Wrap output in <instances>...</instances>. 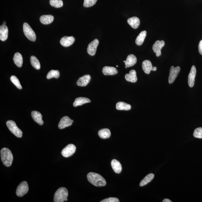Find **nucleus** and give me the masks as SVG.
Here are the masks:
<instances>
[{"label": "nucleus", "instance_id": "obj_1", "mask_svg": "<svg viewBox=\"0 0 202 202\" xmlns=\"http://www.w3.org/2000/svg\"><path fill=\"white\" fill-rule=\"evenodd\" d=\"M87 179L91 184L97 187L105 186L106 182L104 179L98 173L90 172L87 175Z\"/></svg>", "mask_w": 202, "mask_h": 202}, {"label": "nucleus", "instance_id": "obj_2", "mask_svg": "<svg viewBox=\"0 0 202 202\" xmlns=\"http://www.w3.org/2000/svg\"><path fill=\"white\" fill-rule=\"evenodd\" d=\"M2 161L5 166L10 167L13 161V156L11 150L7 148L2 149L1 151Z\"/></svg>", "mask_w": 202, "mask_h": 202}, {"label": "nucleus", "instance_id": "obj_3", "mask_svg": "<svg viewBox=\"0 0 202 202\" xmlns=\"http://www.w3.org/2000/svg\"><path fill=\"white\" fill-rule=\"evenodd\" d=\"M68 192L65 188L61 187L57 190L54 196V202H63L67 199Z\"/></svg>", "mask_w": 202, "mask_h": 202}, {"label": "nucleus", "instance_id": "obj_4", "mask_svg": "<svg viewBox=\"0 0 202 202\" xmlns=\"http://www.w3.org/2000/svg\"><path fill=\"white\" fill-rule=\"evenodd\" d=\"M7 125L8 128L11 133L15 136L18 138H22L23 132L17 126L15 122L12 120H9L7 122Z\"/></svg>", "mask_w": 202, "mask_h": 202}, {"label": "nucleus", "instance_id": "obj_5", "mask_svg": "<svg viewBox=\"0 0 202 202\" xmlns=\"http://www.w3.org/2000/svg\"><path fill=\"white\" fill-rule=\"evenodd\" d=\"M25 35L32 41L35 42L36 40V35L35 32L27 23H25L23 26Z\"/></svg>", "mask_w": 202, "mask_h": 202}, {"label": "nucleus", "instance_id": "obj_6", "mask_svg": "<svg viewBox=\"0 0 202 202\" xmlns=\"http://www.w3.org/2000/svg\"><path fill=\"white\" fill-rule=\"evenodd\" d=\"M29 188L27 182L23 181L21 183L17 188L16 195L19 197H22L28 193Z\"/></svg>", "mask_w": 202, "mask_h": 202}, {"label": "nucleus", "instance_id": "obj_7", "mask_svg": "<svg viewBox=\"0 0 202 202\" xmlns=\"http://www.w3.org/2000/svg\"><path fill=\"white\" fill-rule=\"evenodd\" d=\"M76 150V146L73 144H70L68 145L62 150L61 153L63 157L68 158L73 155L75 153Z\"/></svg>", "mask_w": 202, "mask_h": 202}, {"label": "nucleus", "instance_id": "obj_8", "mask_svg": "<svg viewBox=\"0 0 202 202\" xmlns=\"http://www.w3.org/2000/svg\"><path fill=\"white\" fill-rule=\"evenodd\" d=\"M180 68L179 66L175 68L174 66H171L169 70V83H172L176 79L179 73Z\"/></svg>", "mask_w": 202, "mask_h": 202}, {"label": "nucleus", "instance_id": "obj_9", "mask_svg": "<svg viewBox=\"0 0 202 202\" xmlns=\"http://www.w3.org/2000/svg\"><path fill=\"white\" fill-rule=\"evenodd\" d=\"M99 43L98 39H95L91 42L87 48L88 53L91 56H94L96 54L97 48Z\"/></svg>", "mask_w": 202, "mask_h": 202}, {"label": "nucleus", "instance_id": "obj_10", "mask_svg": "<svg viewBox=\"0 0 202 202\" xmlns=\"http://www.w3.org/2000/svg\"><path fill=\"white\" fill-rule=\"evenodd\" d=\"M165 45V42L163 40H157L155 42L152 47L154 52L156 53V56L159 57L161 54V49Z\"/></svg>", "mask_w": 202, "mask_h": 202}, {"label": "nucleus", "instance_id": "obj_11", "mask_svg": "<svg viewBox=\"0 0 202 202\" xmlns=\"http://www.w3.org/2000/svg\"><path fill=\"white\" fill-rule=\"evenodd\" d=\"M72 120L68 116H64L61 119L58 125V127L60 129H64L72 125Z\"/></svg>", "mask_w": 202, "mask_h": 202}, {"label": "nucleus", "instance_id": "obj_12", "mask_svg": "<svg viewBox=\"0 0 202 202\" xmlns=\"http://www.w3.org/2000/svg\"><path fill=\"white\" fill-rule=\"evenodd\" d=\"M196 72L197 70L195 66H192L188 77V85L190 87H193L194 86Z\"/></svg>", "mask_w": 202, "mask_h": 202}, {"label": "nucleus", "instance_id": "obj_13", "mask_svg": "<svg viewBox=\"0 0 202 202\" xmlns=\"http://www.w3.org/2000/svg\"><path fill=\"white\" fill-rule=\"evenodd\" d=\"M75 41V38L72 36L66 37L64 36L61 39L60 43L63 46L68 47L73 44Z\"/></svg>", "mask_w": 202, "mask_h": 202}, {"label": "nucleus", "instance_id": "obj_14", "mask_svg": "<svg viewBox=\"0 0 202 202\" xmlns=\"http://www.w3.org/2000/svg\"><path fill=\"white\" fill-rule=\"evenodd\" d=\"M91 79V76L89 75H85L78 80L77 83L79 86L85 87L88 84Z\"/></svg>", "mask_w": 202, "mask_h": 202}, {"label": "nucleus", "instance_id": "obj_15", "mask_svg": "<svg viewBox=\"0 0 202 202\" xmlns=\"http://www.w3.org/2000/svg\"><path fill=\"white\" fill-rule=\"evenodd\" d=\"M102 72L105 75H114L118 73V71L115 68L106 66L103 68Z\"/></svg>", "mask_w": 202, "mask_h": 202}, {"label": "nucleus", "instance_id": "obj_16", "mask_svg": "<svg viewBox=\"0 0 202 202\" xmlns=\"http://www.w3.org/2000/svg\"><path fill=\"white\" fill-rule=\"evenodd\" d=\"M8 30L6 25H2L0 26V39L3 41H4L7 39L8 37Z\"/></svg>", "mask_w": 202, "mask_h": 202}, {"label": "nucleus", "instance_id": "obj_17", "mask_svg": "<svg viewBox=\"0 0 202 202\" xmlns=\"http://www.w3.org/2000/svg\"><path fill=\"white\" fill-rule=\"evenodd\" d=\"M31 115L32 119L36 123L40 125H43V121L42 118V114L39 112L37 111H33L32 112Z\"/></svg>", "mask_w": 202, "mask_h": 202}, {"label": "nucleus", "instance_id": "obj_18", "mask_svg": "<svg viewBox=\"0 0 202 202\" xmlns=\"http://www.w3.org/2000/svg\"><path fill=\"white\" fill-rule=\"evenodd\" d=\"M125 78L127 81L135 83L138 80L136 75V72L134 70H130L129 73L126 74Z\"/></svg>", "mask_w": 202, "mask_h": 202}, {"label": "nucleus", "instance_id": "obj_19", "mask_svg": "<svg viewBox=\"0 0 202 202\" xmlns=\"http://www.w3.org/2000/svg\"><path fill=\"white\" fill-rule=\"evenodd\" d=\"M137 62V58L133 54H130L127 56L126 60L125 63V66L127 68L132 67Z\"/></svg>", "mask_w": 202, "mask_h": 202}, {"label": "nucleus", "instance_id": "obj_20", "mask_svg": "<svg viewBox=\"0 0 202 202\" xmlns=\"http://www.w3.org/2000/svg\"><path fill=\"white\" fill-rule=\"evenodd\" d=\"M127 22L129 25L134 29L138 28L140 24L139 19L136 17H133L129 18L127 20Z\"/></svg>", "mask_w": 202, "mask_h": 202}, {"label": "nucleus", "instance_id": "obj_21", "mask_svg": "<svg viewBox=\"0 0 202 202\" xmlns=\"http://www.w3.org/2000/svg\"><path fill=\"white\" fill-rule=\"evenodd\" d=\"M142 69L144 73L147 74H149L150 71H152L153 66L150 61L146 60L142 63Z\"/></svg>", "mask_w": 202, "mask_h": 202}, {"label": "nucleus", "instance_id": "obj_22", "mask_svg": "<svg viewBox=\"0 0 202 202\" xmlns=\"http://www.w3.org/2000/svg\"><path fill=\"white\" fill-rule=\"evenodd\" d=\"M111 164L112 169L117 174L121 172L122 170V167L121 164L119 161L115 159L112 160Z\"/></svg>", "mask_w": 202, "mask_h": 202}, {"label": "nucleus", "instance_id": "obj_23", "mask_svg": "<svg viewBox=\"0 0 202 202\" xmlns=\"http://www.w3.org/2000/svg\"><path fill=\"white\" fill-rule=\"evenodd\" d=\"M54 18L52 15H43L40 18V21L42 24H48L53 22Z\"/></svg>", "mask_w": 202, "mask_h": 202}, {"label": "nucleus", "instance_id": "obj_24", "mask_svg": "<svg viewBox=\"0 0 202 202\" xmlns=\"http://www.w3.org/2000/svg\"><path fill=\"white\" fill-rule=\"evenodd\" d=\"M91 101L89 98L80 97L76 98L75 102L73 103V106L75 107L78 106H81L82 105L90 103Z\"/></svg>", "mask_w": 202, "mask_h": 202}, {"label": "nucleus", "instance_id": "obj_25", "mask_svg": "<svg viewBox=\"0 0 202 202\" xmlns=\"http://www.w3.org/2000/svg\"><path fill=\"white\" fill-rule=\"evenodd\" d=\"M15 64L19 68H21L22 66L23 63V58L22 55L19 53H16L15 54L13 58Z\"/></svg>", "mask_w": 202, "mask_h": 202}, {"label": "nucleus", "instance_id": "obj_26", "mask_svg": "<svg viewBox=\"0 0 202 202\" xmlns=\"http://www.w3.org/2000/svg\"><path fill=\"white\" fill-rule=\"evenodd\" d=\"M98 135L101 138L106 139L110 138L111 136V132L109 129H104L98 131Z\"/></svg>", "mask_w": 202, "mask_h": 202}, {"label": "nucleus", "instance_id": "obj_27", "mask_svg": "<svg viewBox=\"0 0 202 202\" xmlns=\"http://www.w3.org/2000/svg\"><path fill=\"white\" fill-rule=\"evenodd\" d=\"M131 108L130 104L124 102H119L116 104V109L118 110H129Z\"/></svg>", "mask_w": 202, "mask_h": 202}, {"label": "nucleus", "instance_id": "obj_28", "mask_svg": "<svg viewBox=\"0 0 202 202\" xmlns=\"http://www.w3.org/2000/svg\"><path fill=\"white\" fill-rule=\"evenodd\" d=\"M147 32L146 31H143L139 34L138 37H137L136 40V43L138 46L141 45L144 40L146 37Z\"/></svg>", "mask_w": 202, "mask_h": 202}, {"label": "nucleus", "instance_id": "obj_29", "mask_svg": "<svg viewBox=\"0 0 202 202\" xmlns=\"http://www.w3.org/2000/svg\"><path fill=\"white\" fill-rule=\"evenodd\" d=\"M154 177V174L152 173L149 174L145 177L141 181L140 184V186H144L146 185L147 184H149L151 181L153 179Z\"/></svg>", "mask_w": 202, "mask_h": 202}, {"label": "nucleus", "instance_id": "obj_30", "mask_svg": "<svg viewBox=\"0 0 202 202\" xmlns=\"http://www.w3.org/2000/svg\"><path fill=\"white\" fill-rule=\"evenodd\" d=\"M30 62L33 67L37 70H39L41 68V65L38 58L36 57L32 56L30 57Z\"/></svg>", "mask_w": 202, "mask_h": 202}, {"label": "nucleus", "instance_id": "obj_31", "mask_svg": "<svg viewBox=\"0 0 202 202\" xmlns=\"http://www.w3.org/2000/svg\"><path fill=\"white\" fill-rule=\"evenodd\" d=\"M60 77V72L58 70H51L48 73L47 76V79H50L51 78H55L56 79Z\"/></svg>", "mask_w": 202, "mask_h": 202}, {"label": "nucleus", "instance_id": "obj_32", "mask_svg": "<svg viewBox=\"0 0 202 202\" xmlns=\"http://www.w3.org/2000/svg\"><path fill=\"white\" fill-rule=\"evenodd\" d=\"M49 3L51 6L56 8L62 7L63 5L62 0H50Z\"/></svg>", "mask_w": 202, "mask_h": 202}, {"label": "nucleus", "instance_id": "obj_33", "mask_svg": "<svg viewBox=\"0 0 202 202\" xmlns=\"http://www.w3.org/2000/svg\"><path fill=\"white\" fill-rule=\"evenodd\" d=\"M10 80L12 83L16 86L17 88L21 89L22 88L19 81L16 76L13 75L10 78Z\"/></svg>", "mask_w": 202, "mask_h": 202}, {"label": "nucleus", "instance_id": "obj_34", "mask_svg": "<svg viewBox=\"0 0 202 202\" xmlns=\"http://www.w3.org/2000/svg\"><path fill=\"white\" fill-rule=\"evenodd\" d=\"M193 136L195 138L202 139V128L196 129L194 131Z\"/></svg>", "mask_w": 202, "mask_h": 202}, {"label": "nucleus", "instance_id": "obj_35", "mask_svg": "<svg viewBox=\"0 0 202 202\" xmlns=\"http://www.w3.org/2000/svg\"><path fill=\"white\" fill-rule=\"evenodd\" d=\"M98 0H84L83 3V6L85 7L88 8L93 6Z\"/></svg>", "mask_w": 202, "mask_h": 202}, {"label": "nucleus", "instance_id": "obj_36", "mask_svg": "<svg viewBox=\"0 0 202 202\" xmlns=\"http://www.w3.org/2000/svg\"><path fill=\"white\" fill-rule=\"evenodd\" d=\"M101 202H119V199L116 198L110 197L103 200Z\"/></svg>", "mask_w": 202, "mask_h": 202}, {"label": "nucleus", "instance_id": "obj_37", "mask_svg": "<svg viewBox=\"0 0 202 202\" xmlns=\"http://www.w3.org/2000/svg\"><path fill=\"white\" fill-rule=\"evenodd\" d=\"M199 50L200 54L202 55V40L200 41L199 43Z\"/></svg>", "mask_w": 202, "mask_h": 202}, {"label": "nucleus", "instance_id": "obj_38", "mask_svg": "<svg viewBox=\"0 0 202 202\" xmlns=\"http://www.w3.org/2000/svg\"><path fill=\"white\" fill-rule=\"evenodd\" d=\"M163 202H171L172 201H171L170 200H169L168 199H164L163 201Z\"/></svg>", "mask_w": 202, "mask_h": 202}, {"label": "nucleus", "instance_id": "obj_39", "mask_svg": "<svg viewBox=\"0 0 202 202\" xmlns=\"http://www.w3.org/2000/svg\"><path fill=\"white\" fill-rule=\"evenodd\" d=\"M157 70V67H153V68H152V71H156V70Z\"/></svg>", "mask_w": 202, "mask_h": 202}, {"label": "nucleus", "instance_id": "obj_40", "mask_svg": "<svg viewBox=\"0 0 202 202\" xmlns=\"http://www.w3.org/2000/svg\"><path fill=\"white\" fill-rule=\"evenodd\" d=\"M6 23L5 22H3V25H6Z\"/></svg>", "mask_w": 202, "mask_h": 202}, {"label": "nucleus", "instance_id": "obj_41", "mask_svg": "<svg viewBox=\"0 0 202 202\" xmlns=\"http://www.w3.org/2000/svg\"><path fill=\"white\" fill-rule=\"evenodd\" d=\"M116 67H119V66L117 65L116 66Z\"/></svg>", "mask_w": 202, "mask_h": 202}, {"label": "nucleus", "instance_id": "obj_42", "mask_svg": "<svg viewBox=\"0 0 202 202\" xmlns=\"http://www.w3.org/2000/svg\"><path fill=\"white\" fill-rule=\"evenodd\" d=\"M125 61H124V63H125Z\"/></svg>", "mask_w": 202, "mask_h": 202}]
</instances>
